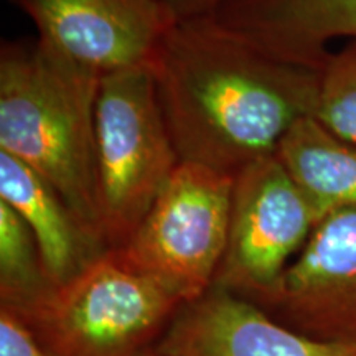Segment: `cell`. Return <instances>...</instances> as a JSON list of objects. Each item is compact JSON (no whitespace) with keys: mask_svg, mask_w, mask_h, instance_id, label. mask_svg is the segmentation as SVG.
I'll list each match as a JSON object with an SVG mask.
<instances>
[{"mask_svg":"<svg viewBox=\"0 0 356 356\" xmlns=\"http://www.w3.org/2000/svg\"><path fill=\"white\" fill-rule=\"evenodd\" d=\"M322 68L274 55L215 15L175 22L152 70L180 162L234 177L275 155L314 118Z\"/></svg>","mask_w":356,"mask_h":356,"instance_id":"cell-1","label":"cell"},{"mask_svg":"<svg viewBox=\"0 0 356 356\" xmlns=\"http://www.w3.org/2000/svg\"><path fill=\"white\" fill-rule=\"evenodd\" d=\"M101 79L40 40L2 43L0 152L48 181L104 243L96 160Z\"/></svg>","mask_w":356,"mask_h":356,"instance_id":"cell-2","label":"cell"},{"mask_svg":"<svg viewBox=\"0 0 356 356\" xmlns=\"http://www.w3.org/2000/svg\"><path fill=\"white\" fill-rule=\"evenodd\" d=\"M184 305L109 249L42 304L15 315L48 356H145Z\"/></svg>","mask_w":356,"mask_h":356,"instance_id":"cell-3","label":"cell"},{"mask_svg":"<svg viewBox=\"0 0 356 356\" xmlns=\"http://www.w3.org/2000/svg\"><path fill=\"white\" fill-rule=\"evenodd\" d=\"M101 233L109 249L127 243L177 170L152 66L101 79L96 102Z\"/></svg>","mask_w":356,"mask_h":356,"instance_id":"cell-4","label":"cell"},{"mask_svg":"<svg viewBox=\"0 0 356 356\" xmlns=\"http://www.w3.org/2000/svg\"><path fill=\"white\" fill-rule=\"evenodd\" d=\"M234 177L180 162L121 256L185 304L215 284L228 241Z\"/></svg>","mask_w":356,"mask_h":356,"instance_id":"cell-5","label":"cell"},{"mask_svg":"<svg viewBox=\"0 0 356 356\" xmlns=\"http://www.w3.org/2000/svg\"><path fill=\"white\" fill-rule=\"evenodd\" d=\"M320 216L277 155L234 175L228 241L213 286L251 302L273 292Z\"/></svg>","mask_w":356,"mask_h":356,"instance_id":"cell-6","label":"cell"},{"mask_svg":"<svg viewBox=\"0 0 356 356\" xmlns=\"http://www.w3.org/2000/svg\"><path fill=\"white\" fill-rule=\"evenodd\" d=\"M254 304L312 340L356 343V208L325 215L273 292Z\"/></svg>","mask_w":356,"mask_h":356,"instance_id":"cell-7","label":"cell"},{"mask_svg":"<svg viewBox=\"0 0 356 356\" xmlns=\"http://www.w3.org/2000/svg\"><path fill=\"white\" fill-rule=\"evenodd\" d=\"M38 40L99 78L154 66L175 24L160 0H12Z\"/></svg>","mask_w":356,"mask_h":356,"instance_id":"cell-8","label":"cell"},{"mask_svg":"<svg viewBox=\"0 0 356 356\" xmlns=\"http://www.w3.org/2000/svg\"><path fill=\"white\" fill-rule=\"evenodd\" d=\"M157 350L173 356H356V343L312 340L220 286L184 305Z\"/></svg>","mask_w":356,"mask_h":356,"instance_id":"cell-9","label":"cell"},{"mask_svg":"<svg viewBox=\"0 0 356 356\" xmlns=\"http://www.w3.org/2000/svg\"><path fill=\"white\" fill-rule=\"evenodd\" d=\"M213 15L264 50L318 68L333 40L356 43V0H228Z\"/></svg>","mask_w":356,"mask_h":356,"instance_id":"cell-10","label":"cell"},{"mask_svg":"<svg viewBox=\"0 0 356 356\" xmlns=\"http://www.w3.org/2000/svg\"><path fill=\"white\" fill-rule=\"evenodd\" d=\"M0 202L7 203L32 231L58 287L109 251L48 181L6 152H0Z\"/></svg>","mask_w":356,"mask_h":356,"instance_id":"cell-11","label":"cell"},{"mask_svg":"<svg viewBox=\"0 0 356 356\" xmlns=\"http://www.w3.org/2000/svg\"><path fill=\"white\" fill-rule=\"evenodd\" d=\"M275 155L320 220L341 208H356L355 142L328 131L315 118H305L289 131Z\"/></svg>","mask_w":356,"mask_h":356,"instance_id":"cell-12","label":"cell"},{"mask_svg":"<svg viewBox=\"0 0 356 356\" xmlns=\"http://www.w3.org/2000/svg\"><path fill=\"white\" fill-rule=\"evenodd\" d=\"M56 287L32 231L0 202V307L17 315L26 314Z\"/></svg>","mask_w":356,"mask_h":356,"instance_id":"cell-13","label":"cell"},{"mask_svg":"<svg viewBox=\"0 0 356 356\" xmlns=\"http://www.w3.org/2000/svg\"><path fill=\"white\" fill-rule=\"evenodd\" d=\"M314 118L356 144V43L330 53L325 61Z\"/></svg>","mask_w":356,"mask_h":356,"instance_id":"cell-14","label":"cell"},{"mask_svg":"<svg viewBox=\"0 0 356 356\" xmlns=\"http://www.w3.org/2000/svg\"><path fill=\"white\" fill-rule=\"evenodd\" d=\"M0 356H48L15 314L0 307Z\"/></svg>","mask_w":356,"mask_h":356,"instance_id":"cell-15","label":"cell"},{"mask_svg":"<svg viewBox=\"0 0 356 356\" xmlns=\"http://www.w3.org/2000/svg\"><path fill=\"white\" fill-rule=\"evenodd\" d=\"M173 22L213 15L228 0H160Z\"/></svg>","mask_w":356,"mask_h":356,"instance_id":"cell-16","label":"cell"},{"mask_svg":"<svg viewBox=\"0 0 356 356\" xmlns=\"http://www.w3.org/2000/svg\"><path fill=\"white\" fill-rule=\"evenodd\" d=\"M145 356H173V355H168V353H163V351H160V350H152L150 351V353H147Z\"/></svg>","mask_w":356,"mask_h":356,"instance_id":"cell-17","label":"cell"}]
</instances>
